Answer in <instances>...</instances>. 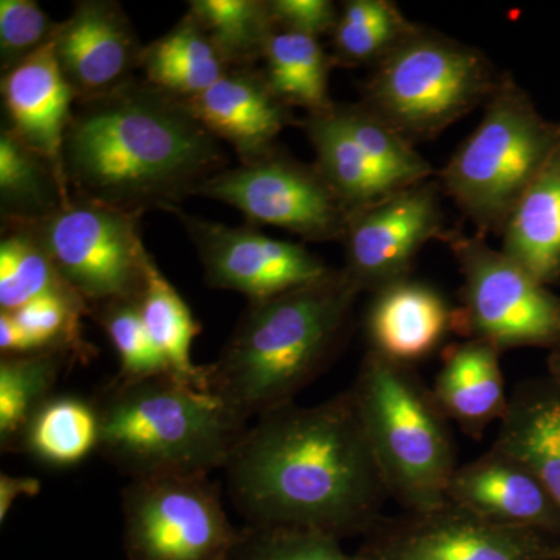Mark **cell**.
Listing matches in <instances>:
<instances>
[{"label":"cell","instance_id":"obj_26","mask_svg":"<svg viewBox=\"0 0 560 560\" xmlns=\"http://www.w3.org/2000/svg\"><path fill=\"white\" fill-rule=\"evenodd\" d=\"M140 312L168 374L195 388L209 390L206 366H198L191 361V345L200 335V323L191 315L189 305L180 298L171 280L162 275L153 256L147 265Z\"/></svg>","mask_w":560,"mask_h":560},{"label":"cell","instance_id":"obj_9","mask_svg":"<svg viewBox=\"0 0 560 560\" xmlns=\"http://www.w3.org/2000/svg\"><path fill=\"white\" fill-rule=\"evenodd\" d=\"M140 219L72 191L49 215L2 226L31 234L62 279L94 307L142 294L151 254L143 246Z\"/></svg>","mask_w":560,"mask_h":560},{"label":"cell","instance_id":"obj_31","mask_svg":"<svg viewBox=\"0 0 560 560\" xmlns=\"http://www.w3.org/2000/svg\"><path fill=\"white\" fill-rule=\"evenodd\" d=\"M187 11L230 69L254 68L278 32L270 0H190Z\"/></svg>","mask_w":560,"mask_h":560},{"label":"cell","instance_id":"obj_2","mask_svg":"<svg viewBox=\"0 0 560 560\" xmlns=\"http://www.w3.org/2000/svg\"><path fill=\"white\" fill-rule=\"evenodd\" d=\"M226 164L186 103L138 79L77 101L62 143L73 194L139 215L179 209Z\"/></svg>","mask_w":560,"mask_h":560},{"label":"cell","instance_id":"obj_27","mask_svg":"<svg viewBox=\"0 0 560 560\" xmlns=\"http://www.w3.org/2000/svg\"><path fill=\"white\" fill-rule=\"evenodd\" d=\"M264 62L265 80L283 105L305 109L307 116L334 105L329 79L337 66L319 39L278 31L268 44Z\"/></svg>","mask_w":560,"mask_h":560},{"label":"cell","instance_id":"obj_22","mask_svg":"<svg viewBox=\"0 0 560 560\" xmlns=\"http://www.w3.org/2000/svg\"><path fill=\"white\" fill-rule=\"evenodd\" d=\"M493 445L525 463L560 512V383L550 375L518 383Z\"/></svg>","mask_w":560,"mask_h":560},{"label":"cell","instance_id":"obj_29","mask_svg":"<svg viewBox=\"0 0 560 560\" xmlns=\"http://www.w3.org/2000/svg\"><path fill=\"white\" fill-rule=\"evenodd\" d=\"M70 357L60 352L2 355L0 359V448L18 453L35 412L55 396Z\"/></svg>","mask_w":560,"mask_h":560},{"label":"cell","instance_id":"obj_33","mask_svg":"<svg viewBox=\"0 0 560 560\" xmlns=\"http://www.w3.org/2000/svg\"><path fill=\"white\" fill-rule=\"evenodd\" d=\"M91 318L101 324L119 357L120 371L116 378L132 382L168 374L143 323L140 298L94 305L91 307Z\"/></svg>","mask_w":560,"mask_h":560},{"label":"cell","instance_id":"obj_13","mask_svg":"<svg viewBox=\"0 0 560 560\" xmlns=\"http://www.w3.org/2000/svg\"><path fill=\"white\" fill-rule=\"evenodd\" d=\"M359 555L363 560H560V537L493 525L447 503L383 518Z\"/></svg>","mask_w":560,"mask_h":560},{"label":"cell","instance_id":"obj_21","mask_svg":"<svg viewBox=\"0 0 560 560\" xmlns=\"http://www.w3.org/2000/svg\"><path fill=\"white\" fill-rule=\"evenodd\" d=\"M500 355L486 341L456 342L445 350L431 389L445 418L474 440H481L490 423L501 422L510 407Z\"/></svg>","mask_w":560,"mask_h":560},{"label":"cell","instance_id":"obj_6","mask_svg":"<svg viewBox=\"0 0 560 560\" xmlns=\"http://www.w3.org/2000/svg\"><path fill=\"white\" fill-rule=\"evenodd\" d=\"M560 143V121L545 119L510 72L474 132L438 172L442 194L477 234L501 235L512 210Z\"/></svg>","mask_w":560,"mask_h":560},{"label":"cell","instance_id":"obj_19","mask_svg":"<svg viewBox=\"0 0 560 560\" xmlns=\"http://www.w3.org/2000/svg\"><path fill=\"white\" fill-rule=\"evenodd\" d=\"M371 296L364 315L368 350L393 363L415 366L455 331V308L429 283L405 279Z\"/></svg>","mask_w":560,"mask_h":560},{"label":"cell","instance_id":"obj_12","mask_svg":"<svg viewBox=\"0 0 560 560\" xmlns=\"http://www.w3.org/2000/svg\"><path fill=\"white\" fill-rule=\"evenodd\" d=\"M197 195L241 210L249 226L282 228L307 242H341L349 217L316 165L280 147L217 173Z\"/></svg>","mask_w":560,"mask_h":560},{"label":"cell","instance_id":"obj_15","mask_svg":"<svg viewBox=\"0 0 560 560\" xmlns=\"http://www.w3.org/2000/svg\"><path fill=\"white\" fill-rule=\"evenodd\" d=\"M189 234L210 289L237 291L248 302L268 300L329 275L331 268L304 245L232 228L173 210Z\"/></svg>","mask_w":560,"mask_h":560},{"label":"cell","instance_id":"obj_7","mask_svg":"<svg viewBox=\"0 0 560 560\" xmlns=\"http://www.w3.org/2000/svg\"><path fill=\"white\" fill-rule=\"evenodd\" d=\"M500 77L485 51L420 25L372 68L360 102L416 145L485 106Z\"/></svg>","mask_w":560,"mask_h":560},{"label":"cell","instance_id":"obj_4","mask_svg":"<svg viewBox=\"0 0 560 560\" xmlns=\"http://www.w3.org/2000/svg\"><path fill=\"white\" fill-rule=\"evenodd\" d=\"M92 401L101 422L97 452L130 480L224 470L249 427L215 394L172 374L116 378Z\"/></svg>","mask_w":560,"mask_h":560},{"label":"cell","instance_id":"obj_24","mask_svg":"<svg viewBox=\"0 0 560 560\" xmlns=\"http://www.w3.org/2000/svg\"><path fill=\"white\" fill-rule=\"evenodd\" d=\"M140 70L147 83L187 102L208 91L230 68L187 11L175 27L143 47Z\"/></svg>","mask_w":560,"mask_h":560},{"label":"cell","instance_id":"obj_30","mask_svg":"<svg viewBox=\"0 0 560 560\" xmlns=\"http://www.w3.org/2000/svg\"><path fill=\"white\" fill-rule=\"evenodd\" d=\"M419 27L390 0H346L331 33V58L337 68H374Z\"/></svg>","mask_w":560,"mask_h":560},{"label":"cell","instance_id":"obj_34","mask_svg":"<svg viewBox=\"0 0 560 560\" xmlns=\"http://www.w3.org/2000/svg\"><path fill=\"white\" fill-rule=\"evenodd\" d=\"M228 560H363L342 550L329 534L298 528L248 526Z\"/></svg>","mask_w":560,"mask_h":560},{"label":"cell","instance_id":"obj_16","mask_svg":"<svg viewBox=\"0 0 560 560\" xmlns=\"http://www.w3.org/2000/svg\"><path fill=\"white\" fill-rule=\"evenodd\" d=\"M77 101L105 94L135 79L143 47L130 18L114 0H81L51 40Z\"/></svg>","mask_w":560,"mask_h":560},{"label":"cell","instance_id":"obj_18","mask_svg":"<svg viewBox=\"0 0 560 560\" xmlns=\"http://www.w3.org/2000/svg\"><path fill=\"white\" fill-rule=\"evenodd\" d=\"M184 103L213 138L232 145L241 164L270 153L279 147L280 132L301 125L256 68L230 69L208 91Z\"/></svg>","mask_w":560,"mask_h":560},{"label":"cell","instance_id":"obj_32","mask_svg":"<svg viewBox=\"0 0 560 560\" xmlns=\"http://www.w3.org/2000/svg\"><path fill=\"white\" fill-rule=\"evenodd\" d=\"M50 294H79L27 232L2 226L0 312H14Z\"/></svg>","mask_w":560,"mask_h":560},{"label":"cell","instance_id":"obj_28","mask_svg":"<svg viewBox=\"0 0 560 560\" xmlns=\"http://www.w3.org/2000/svg\"><path fill=\"white\" fill-rule=\"evenodd\" d=\"M101 422L94 401L75 396H51L35 412L18 453L40 463L70 467L98 451Z\"/></svg>","mask_w":560,"mask_h":560},{"label":"cell","instance_id":"obj_36","mask_svg":"<svg viewBox=\"0 0 560 560\" xmlns=\"http://www.w3.org/2000/svg\"><path fill=\"white\" fill-rule=\"evenodd\" d=\"M270 10L280 32L298 35H331L340 20V7L331 0H270Z\"/></svg>","mask_w":560,"mask_h":560},{"label":"cell","instance_id":"obj_38","mask_svg":"<svg viewBox=\"0 0 560 560\" xmlns=\"http://www.w3.org/2000/svg\"><path fill=\"white\" fill-rule=\"evenodd\" d=\"M548 375L560 383V349L552 350L547 360Z\"/></svg>","mask_w":560,"mask_h":560},{"label":"cell","instance_id":"obj_5","mask_svg":"<svg viewBox=\"0 0 560 560\" xmlns=\"http://www.w3.org/2000/svg\"><path fill=\"white\" fill-rule=\"evenodd\" d=\"M350 389L388 497L412 514L445 506L458 466L451 425L433 390L412 366L372 350Z\"/></svg>","mask_w":560,"mask_h":560},{"label":"cell","instance_id":"obj_35","mask_svg":"<svg viewBox=\"0 0 560 560\" xmlns=\"http://www.w3.org/2000/svg\"><path fill=\"white\" fill-rule=\"evenodd\" d=\"M60 22L35 0H0V69L3 73L49 46Z\"/></svg>","mask_w":560,"mask_h":560},{"label":"cell","instance_id":"obj_25","mask_svg":"<svg viewBox=\"0 0 560 560\" xmlns=\"http://www.w3.org/2000/svg\"><path fill=\"white\" fill-rule=\"evenodd\" d=\"M66 176L9 127L0 131V212L2 223L35 221L69 200Z\"/></svg>","mask_w":560,"mask_h":560},{"label":"cell","instance_id":"obj_1","mask_svg":"<svg viewBox=\"0 0 560 560\" xmlns=\"http://www.w3.org/2000/svg\"><path fill=\"white\" fill-rule=\"evenodd\" d=\"M228 497L248 526L366 537L388 499L352 389L265 412L235 445Z\"/></svg>","mask_w":560,"mask_h":560},{"label":"cell","instance_id":"obj_8","mask_svg":"<svg viewBox=\"0 0 560 560\" xmlns=\"http://www.w3.org/2000/svg\"><path fill=\"white\" fill-rule=\"evenodd\" d=\"M441 242L458 261L463 287L455 308V331L466 340L511 349H560V298L522 265L490 248L486 237L460 228Z\"/></svg>","mask_w":560,"mask_h":560},{"label":"cell","instance_id":"obj_14","mask_svg":"<svg viewBox=\"0 0 560 560\" xmlns=\"http://www.w3.org/2000/svg\"><path fill=\"white\" fill-rule=\"evenodd\" d=\"M441 195L433 178L349 213L342 272L360 293L411 278L423 246L447 231Z\"/></svg>","mask_w":560,"mask_h":560},{"label":"cell","instance_id":"obj_20","mask_svg":"<svg viewBox=\"0 0 560 560\" xmlns=\"http://www.w3.org/2000/svg\"><path fill=\"white\" fill-rule=\"evenodd\" d=\"M0 91L10 130L65 175L62 143L77 95L62 75L51 43L3 73Z\"/></svg>","mask_w":560,"mask_h":560},{"label":"cell","instance_id":"obj_11","mask_svg":"<svg viewBox=\"0 0 560 560\" xmlns=\"http://www.w3.org/2000/svg\"><path fill=\"white\" fill-rule=\"evenodd\" d=\"M128 560H228L241 539L210 475L135 478L121 490Z\"/></svg>","mask_w":560,"mask_h":560},{"label":"cell","instance_id":"obj_3","mask_svg":"<svg viewBox=\"0 0 560 560\" xmlns=\"http://www.w3.org/2000/svg\"><path fill=\"white\" fill-rule=\"evenodd\" d=\"M360 294L342 270H331L248 302L219 359L206 366L209 393L248 420L294 404L340 352Z\"/></svg>","mask_w":560,"mask_h":560},{"label":"cell","instance_id":"obj_23","mask_svg":"<svg viewBox=\"0 0 560 560\" xmlns=\"http://www.w3.org/2000/svg\"><path fill=\"white\" fill-rule=\"evenodd\" d=\"M501 253L545 285L560 280V143L512 210Z\"/></svg>","mask_w":560,"mask_h":560},{"label":"cell","instance_id":"obj_10","mask_svg":"<svg viewBox=\"0 0 560 560\" xmlns=\"http://www.w3.org/2000/svg\"><path fill=\"white\" fill-rule=\"evenodd\" d=\"M301 127L315 151L313 164L349 213L438 176L412 143L361 102H335L305 116Z\"/></svg>","mask_w":560,"mask_h":560},{"label":"cell","instance_id":"obj_17","mask_svg":"<svg viewBox=\"0 0 560 560\" xmlns=\"http://www.w3.org/2000/svg\"><path fill=\"white\" fill-rule=\"evenodd\" d=\"M447 503L493 525L560 537V512L548 490L525 463L495 445L458 466Z\"/></svg>","mask_w":560,"mask_h":560},{"label":"cell","instance_id":"obj_37","mask_svg":"<svg viewBox=\"0 0 560 560\" xmlns=\"http://www.w3.org/2000/svg\"><path fill=\"white\" fill-rule=\"evenodd\" d=\"M39 490L40 482L38 478L0 475V522H5L11 508L18 500L22 497L38 495Z\"/></svg>","mask_w":560,"mask_h":560}]
</instances>
